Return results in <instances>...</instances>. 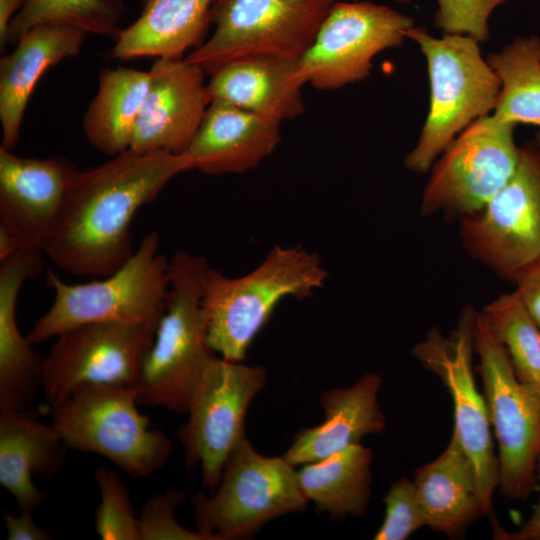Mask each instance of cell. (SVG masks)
Listing matches in <instances>:
<instances>
[{
    "instance_id": "10",
    "label": "cell",
    "mask_w": 540,
    "mask_h": 540,
    "mask_svg": "<svg viewBox=\"0 0 540 540\" xmlns=\"http://www.w3.org/2000/svg\"><path fill=\"white\" fill-rule=\"evenodd\" d=\"M266 372L211 354L198 370L188 392V420L179 430L185 464L201 466L203 485L218 487L224 464L246 436L244 424L249 404L262 389Z\"/></svg>"
},
{
    "instance_id": "33",
    "label": "cell",
    "mask_w": 540,
    "mask_h": 540,
    "mask_svg": "<svg viewBox=\"0 0 540 540\" xmlns=\"http://www.w3.org/2000/svg\"><path fill=\"white\" fill-rule=\"evenodd\" d=\"M183 493L175 488L149 498L139 517L140 540H215L200 530H188L181 526L174 511L182 501Z\"/></svg>"
},
{
    "instance_id": "23",
    "label": "cell",
    "mask_w": 540,
    "mask_h": 540,
    "mask_svg": "<svg viewBox=\"0 0 540 540\" xmlns=\"http://www.w3.org/2000/svg\"><path fill=\"white\" fill-rule=\"evenodd\" d=\"M426 526L458 537L484 514L474 466L452 432L445 449L413 478Z\"/></svg>"
},
{
    "instance_id": "22",
    "label": "cell",
    "mask_w": 540,
    "mask_h": 540,
    "mask_svg": "<svg viewBox=\"0 0 540 540\" xmlns=\"http://www.w3.org/2000/svg\"><path fill=\"white\" fill-rule=\"evenodd\" d=\"M382 379L363 375L348 388L325 391L320 397L325 418L315 427L300 430L283 457L293 466L324 459L363 436L381 433L386 418L378 405Z\"/></svg>"
},
{
    "instance_id": "17",
    "label": "cell",
    "mask_w": 540,
    "mask_h": 540,
    "mask_svg": "<svg viewBox=\"0 0 540 540\" xmlns=\"http://www.w3.org/2000/svg\"><path fill=\"white\" fill-rule=\"evenodd\" d=\"M150 84L132 134L139 153L183 154L211 103L203 70L186 59L156 58Z\"/></svg>"
},
{
    "instance_id": "34",
    "label": "cell",
    "mask_w": 540,
    "mask_h": 540,
    "mask_svg": "<svg viewBox=\"0 0 540 540\" xmlns=\"http://www.w3.org/2000/svg\"><path fill=\"white\" fill-rule=\"evenodd\" d=\"M507 0H437L434 25L445 34L467 35L480 42L489 37L488 19Z\"/></svg>"
},
{
    "instance_id": "30",
    "label": "cell",
    "mask_w": 540,
    "mask_h": 540,
    "mask_svg": "<svg viewBox=\"0 0 540 540\" xmlns=\"http://www.w3.org/2000/svg\"><path fill=\"white\" fill-rule=\"evenodd\" d=\"M480 313L506 349L518 379L540 390V326L517 292L498 296Z\"/></svg>"
},
{
    "instance_id": "12",
    "label": "cell",
    "mask_w": 540,
    "mask_h": 540,
    "mask_svg": "<svg viewBox=\"0 0 540 540\" xmlns=\"http://www.w3.org/2000/svg\"><path fill=\"white\" fill-rule=\"evenodd\" d=\"M464 249L499 278L514 282L540 259V147H520L508 181L477 213L460 221Z\"/></svg>"
},
{
    "instance_id": "13",
    "label": "cell",
    "mask_w": 540,
    "mask_h": 540,
    "mask_svg": "<svg viewBox=\"0 0 540 540\" xmlns=\"http://www.w3.org/2000/svg\"><path fill=\"white\" fill-rule=\"evenodd\" d=\"M477 312L472 306H466L447 336L431 328L425 338L414 345L412 354L441 380L451 396L453 433L474 466L484 514L489 515L493 512L494 492L499 485V467L487 404L477 388L472 366Z\"/></svg>"
},
{
    "instance_id": "35",
    "label": "cell",
    "mask_w": 540,
    "mask_h": 540,
    "mask_svg": "<svg viewBox=\"0 0 540 540\" xmlns=\"http://www.w3.org/2000/svg\"><path fill=\"white\" fill-rule=\"evenodd\" d=\"M513 283L523 304L540 326V259L521 271Z\"/></svg>"
},
{
    "instance_id": "18",
    "label": "cell",
    "mask_w": 540,
    "mask_h": 540,
    "mask_svg": "<svg viewBox=\"0 0 540 540\" xmlns=\"http://www.w3.org/2000/svg\"><path fill=\"white\" fill-rule=\"evenodd\" d=\"M281 122L231 104L213 101L185 152L193 169L204 174L243 173L276 149Z\"/></svg>"
},
{
    "instance_id": "7",
    "label": "cell",
    "mask_w": 540,
    "mask_h": 540,
    "mask_svg": "<svg viewBox=\"0 0 540 540\" xmlns=\"http://www.w3.org/2000/svg\"><path fill=\"white\" fill-rule=\"evenodd\" d=\"M340 0H215V30L186 60L211 76L230 62L259 55L300 59Z\"/></svg>"
},
{
    "instance_id": "32",
    "label": "cell",
    "mask_w": 540,
    "mask_h": 540,
    "mask_svg": "<svg viewBox=\"0 0 540 540\" xmlns=\"http://www.w3.org/2000/svg\"><path fill=\"white\" fill-rule=\"evenodd\" d=\"M385 516L374 534L375 540H406L426 526L414 481L401 477L394 481L383 499Z\"/></svg>"
},
{
    "instance_id": "6",
    "label": "cell",
    "mask_w": 540,
    "mask_h": 540,
    "mask_svg": "<svg viewBox=\"0 0 540 540\" xmlns=\"http://www.w3.org/2000/svg\"><path fill=\"white\" fill-rule=\"evenodd\" d=\"M138 385L84 384L52 408L51 424L67 447L101 455L130 476L146 478L168 461L167 435L141 414Z\"/></svg>"
},
{
    "instance_id": "11",
    "label": "cell",
    "mask_w": 540,
    "mask_h": 540,
    "mask_svg": "<svg viewBox=\"0 0 540 540\" xmlns=\"http://www.w3.org/2000/svg\"><path fill=\"white\" fill-rule=\"evenodd\" d=\"M515 126L486 115L462 130L429 170L420 214L461 221L480 211L518 165Z\"/></svg>"
},
{
    "instance_id": "39",
    "label": "cell",
    "mask_w": 540,
    "mask_h": 540,
    "mask_svg": "<svg viewBox=\"0 0 540 540\" xmlns=\"http://www.w3.org/2000/svg\"><path fill=\"white\" fill-rule=\"evenodd\" d=\"M21 249L15 237L0 225V261L7 259Z\"/></svg>"
},
{
    "instance_id": "38",
    "label": "cell",
    "mask_w": 540,
    "mask_h": 540,
    "mask_svg": "<svg viewBox=\"0 0 540 540\" xmlns=\"http://www.w3.org/2000/svg\"><path fill=\"white\" fill-rule=\"evenodd\" d=\"M27 0H0V46L1 51L8 43L9 25L13 17L23 8Z\"/></svg>"
},
{
    "instance_id": "41",
    "label": "cell",
    "mask_w": 540,
    "mask_h": 540,
    "mask_svg": "<svg viewBox=\"0 0 540 540\" xmlns=\"http://www.w3.org/2000/svg\"><path fill=\"white\" fill-rule=\"evenodd\" d=\"M393 1H396V2H399V3H408V2H410V0H393Z\"/></svg>"
},
{
    "instance_id": "42",
    "label": "cell",
    "mask_w": 540,
    "mask_h": 540,
    "mask_svg": "<svg viewBox=\"0 0 540 540\" xmlns=\"http://www.w3.org/2000/svg\"><path fill=\"white\" fill-rule=\"evenodd\" d=\"M411 1V0H410Z\"/></svg>"
},
{
    "instance_id": "4",
    "label": "cell",
    "mask_w": 540,
    "mask_h": 540,
    "mask_svg": "<svg viewBox=\"0 0 540 540\" xmlns=\"http://www.w3.org/2000/svg\"><path fill=\"white\" fill-rule=\"evenodd\" d=\"M156 231L145 235L131 258L113 274L84 284H67L51 269L47 284L55 298L26 335L31 345L94 322L158 326L169 289L170 260L159 253Z\"/></svg>"
},
{
    "instance_id": "28",
    "label": "cell",
    "mask_w": 540,
    "mask_h": 540,
    "mask_svg": "<svg viewBox=\"0 0 540 540\" xmlns=\"http://www.w3.org/2000/svg\"><path fill=\"white\" fill-rule=\"evenodd\" d=\"M487 62L501 81L493 115L514 124L540 126V38L517 37L490 54Z\"/></svg>"
},
{
    "instance_id": "5",
    "label": "cell",
    "mask_w": 540,
    "mask_h": 540,
    "mask_svg": "<svg viewBox=\"0 0 540 540\" xmlns=\"http://www.w3.org/2000/svg\"><path fill=\"white\" fill-rule=\"evenodd\" d=\"M209 268L204 257L184 251L170 259L165 310L141 363L139 404L186 413L190 386L213 353L202 308Z\"/></svg>"
},
{
    "instance_id": "20",
    "label": "cell",
    "mask_w": 540,
    "mask_h": 540,
    "mask_svg": "<svg viewBox=\"0 0 540 540\" xmlns=\"http://www.w3.org/2000/svg\"><path fill=\"white\" fill-rule=\"evenodd\" d=\"M299 60L259 55L230 62L210 76V100L280 122L297 118L305 110Z\"/></svg>"
},
{
    "instance_id": "9",
    "label": "cell",
    "mask_w": 540,
    "mask_h": 540,
    "mask_svg": "<svg viewBox=\"0 0 540 540\" xmlns=\"http://www.w3.org/2000/svg\"><path fill=\"white\" fill-rule=\"evenodd\" d=\"M474 350L498 446V488L507 499H525L534 486L540 457V390L518 379L506 349L480 312Z\"/></svg>"
},
{
    "instance_id": "1",
    "label": "cell",
    "mask_w": 540,
    "mask_h": 540,
    "mask_svg": "<svg viewBox=\"0 0 540 540\" xmlns=\"http://www.w3.org/2000/svg\"><path fill=\"white\" fill-rule=\"evenodd\" d=\"M192 169L186 153L128 149L78 171L44 254L73 275L113 274L135 252L130 225L137 211L172 178Z\"/></svg>"
},
{
    "instance_id": "19",
    "label": "cell",
    "mask_w": 540,
    "mask_h": 540,
    "mask_svg": "<svg viewBox=\"0 0 540 540\" xmlns=\"http://www.w3.org/2000/svg\"><path fill=\"white\" fill-rule=\"evenodd\" d=\"M42 253L21 248L0 261V411L31 414L34 396L42 387L43 359L21 335L16 321L20 289L41 272Z\"/></svg>"
},
{
    "instance_id": "3",
    "label": "cell",
    "mask_w": 540,
    "mask_h": 540,
    "mask_svg": "<svg viewBox=\"0 0 540 540\" xmlns=\"http://www.w3.org/2000/svg\"><path fill=\"white\" fill-rule=\"evenodd\" d=\"M406 37L419 45L428 66L429 112L416 146L405 158L409 170L424 174L462 130L495 109L501 81L470 36L435 38L413 26Z\"/></svg>"
},
{
    "instance_id": "8",
    "label": "cell",
    "mask_w": 540,
    "mask_h": 540,
    "mask_svg": "<svg viewBox=\"0 0 540 540\" xmlns=\"http://www.w3.org/2000/svg\"><path fill=\"white\" fill-rule=\"evenodd\" d=\"M215 493L192 497L196 528L215 540L244 539L268 521L306 509L297 471L283 456L259 454L243 437L229 454Z\"/></svg>"
},
{
    "instance_id": "14",
    "label": "cell",
    "mask_w": 540,
    "mask_h": 540,
    "mask_svg": "<svg viewBox=\"0 0 540 540\" xmlns=\"http://www.w3.org/2000/svg\"><path fill=\"white\" fill-rule=\"evenodd\" d=\"M157 327L94 322L57 336L43 359L42 389L53 408L84 384L138 385L141 363Z\"/></svg>"
},
{
    "instance_id": "2",
    "label": "cell",
    "mask_w": 540,
    "mask_h": 540,
    "mask_svg": "<svg viewBox=\"0 0 540 540\" xmlns=\"http://www.w3.org/2000/svg\"><path fill=\"white\" fill-rule=\"evenodd\" d=\"M327 276L317 254L279 245L241 277L229 278L210 267L202 296L208 347L226 360L243 361L278 303L289 296L311 297Z\"/></svg>"
},
{
    "instance_id": "40",
    "label": "cell",
    "mask_w": 540,
    "mask_h": 540,
    "mask_svg": "<svg viewBox=\"0 0 540 540\" xmlns=\"http://www.w3.org/2000/svg\"><path fill=\"white\" fill-rule=\"evenodd\" d=\"M536 144L540 147V132L536 135Z\"/></svg>"
},
{
    "instance_id": "36",
    "label": "cell",
    "mask_w": 540,
    "mask_h": 540,
    "mask_svg": "<svg viewBox=\"0 0 540 540\" xmlns=\"http://www.w3.org/2000/svg\"><path fill=\"white\" fill-rule=\"evenodd\" d=\"M536 480L540 488V457L537 461ZM493 536L498 540H540V495L530 517L515 531H507L493 519Z\"/></svg>"
},
{
    "instance_id": "37",
    "label": "cell",
    "mask_w": 540,
    "mask_h": 540,
    "mask_svg": "<svg viewBox=\"0 0 540 540\" xmlns=\"http://www.w3.org/2000/svg\"><path fill=\"white\" fill-rule=\"evenodd\" d=\"M4 524L7 529L9 540H50L52 536L44 529L36 525L31 511H21L19 516L4 515Z\"/></svg>"
},
{
    "instance_id": "24",
    "label": "cell",
    "mask_w": 540,
    "mask_h": 540,
    "mask_svg": "<svg viewBox=\"0 0 540 540\" xmlns=\"http://www.w3.org/2000/svg\"><path fill=\"white\" fill-rule=\"evenodd\" d=\"M67 447L60 433L31 414L0 411V484L21 511L42 504L45 493L32 481V474L53 476L64 463Z\"/></svg>"
},
{
    "instance_id": "31",
    "label": "cell",
    "mask_w": 540,
    "mask_h": 540,
    "mask_svg": "<svg viewBox=\"0 0 540 540\" xmlns=\"http://www.w3.org/2000/svg\"><path fill=\"white\" fill-rule=\"evenodd\" d=\"M94 476L100 492L95 527L102 540H140L139 518L135 516L128 487L110 469L98 468Z\"/></svg>"
},
{
    "instance_id": "29",
    "label": "cell",
    "mask_w": 540,
    "mask_h": 540,
    "mask_svg": "<svg viewBox=\"0 0 540 540\" xmlns=\"http://www.w3.org/2000/svg\"><path fill=\"white\" fill-rule=\"evenodd\" d=\"M124 11L120 0H27L9 25L8 43L16 45L30 29L60 24L116 40Z\"/></svg>"
},
{
    "instance_id": "26",
    "label": "cell",
    "mask_w": 540,
    "mask_h": 540,
    "mask_svg": "<svg viewBox=\"0 0 540 540\" xmlns=\"http://www.w3.org/2000/svg\"><path fill=\"white\" fill-rule=\"evenodd\" d=\"M98 79L97 93L83 117V129L94 148L114 157L130 149L135 123L148 92L150 71L105 68Z\"/></svg>"
},
{
    "instance_id": "21",
    "label": "cell",
    "mask_w": 540,
    "mask_h": 540,
    "mask_svg": "<svg viewBox=\"0 0 540 540\" xmlns=\"http://www.w3.org/2000/svg\"><path fill=\"white\" fill-rule=\"evenodd\" d=\"M88 33L60 24H42L27 31L15 50L0 60L1 147L12 150L20 137L24 111L44 72L79 54Z\"/></svg>"
},
{
    "instance_id": "27",
    "label": "cell",
    "mask_w": 540,
    "mask_h": 540,
    "mask_svg": "<svg viewBox=\"0 0 540 540\" xmlns=\"http://www.w3.org/2000/svg\"><path fill=\"white\" fill-rule=\"evenodd\" d=\"M373 452L361 443L351 445L297 471L300 489L318 512L332 520L361 516L369 505Z\"/></svg>"
},
{
    "instance_id": "15",
    "label": "cell",
    "mask_w": 540,
    "mask_h": 540,
    "mask_svg": "<svg viewBox=\"0 0 540 540\" xmlns=\"http://www.w3.org/2000/svg\"><path fill=\"white\" fill-rule=\"evenodd\" d=\"M413 26V18L390 7L340 0L300 58V76L305 84L319 90L362 81L370 76L373 58L400 46Z\"/></svg>"
},
{
    "instance_id": "25",
    "label": "cell",
    "mask_w": 540,
    "mask_h": 540,
    "mask_svg": "<svg viewBox=\"0 0 540 540\" xmlns=\"http://www.w3.org/2000/svg\"><path fill=\"white\" fill-rule=\"evenodd\" d=\"M214 0H144L140 16L121 29L108 56L181 59L204 42Z\"/></svg>"
},
{
    "instance_id": "16",
    "label": "cell",
    "mask_w": 540,
    "mask_h": 540,
    "mask_svg": "<svg viewBox=\"0 0 540 540\" xmlns=\"http://www.w3.org/2000/svg\"><path fill=\"white\" fill-rule=\"evenodd\" d=\"M78 171L60 156L20 157L0 147V225L21 248L44 253Z\"/></svg>"
}]
</instances>
